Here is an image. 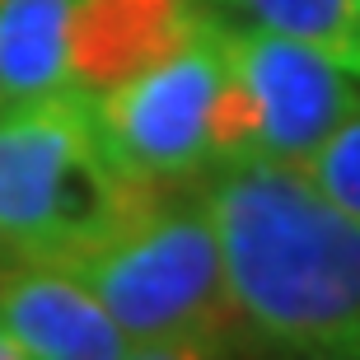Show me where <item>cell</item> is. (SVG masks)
Listing matches in <instances>:
<instances>
[{"instance_id":"cell-3","label":"cell","mask_w":360,"mask_h":360,"mask_svg":"<svg viewBox=\"0 0 360 360\" xmlns=\"http://www.w3.org/2000/svg\"><path fill=\"white\" fill-rule=\"evenodd\" d=\"M61 267L98 295L141 360L225 356L248 342L197 183L160 187L117 234Z\"/></svg>"},{"instance_id":"cell-7","label":"cell","mask_w":360,"mask_h":360,"mask_svg":"<svg viewBox=\"0 0 360 360\" xmlns=\"http://www.w3.org/2000/svg\"><path fill=\"white\" fill-rule=\"evenodd\" d=\"M84 0H0V108L75 89Z\"/></svg>"},{"instance_id":"cell-5","label":"cell","mask_w":360,"mask_h":360,"mask_svg":"<svg viewBox=\"0 0 360 360\" xmlns=\"http://www.w3.org/2000/svg\"><path fill=\"white\" fill-rule=\"evenodd\" d=\"M229 136L225 160L304 164L360 112V80L323 52L248 19H225Z\"/></svg>"},{"instance_id":"cell-10","label":"cell","mask_w":360,"mask_h":360,"mask_svg":"<svg viewBox=\"0 0 360 360\" xmlns=\"http://www.w3.org/2000/svg\"><path fill=\"white\" fill-rule=\"evenodd\" d=\"M0 360H24V351H19V342H14V333L5 328V319H0Z\"/></svg>"},{"instance_id":"cell-8","label":"cell","mask_w":360,"mask_h":360,"mask_svg":"<svg viewBox=\"0 0 360 360\" xmlns=\"http://www.w3.org/2000/svg\"><path fill=\"white\" fill-rule=\"evenodd\" d=\"M234 19L271 28L360 80V0H229Z\"/></svg>"},{"instance_id":"cell-6","label":"cell","mask_w":360,"mask_h":360,"mask_svg":"<svg viewBox=\"0 0 360 360\" xmlns=\"http://www.w3.org/2000/svg\"><path fill=\"white\" fill-rule=\"evenodd\" d=\"M0 319L24 360H141L98 295L56 262L14 257L0 271Z\"/></svg>"},{"instance_id":"cell-2","label":"cell","mask_w":360,"mask_h":360,"mask_svg":"<svg viewBox=\"0 0 360 360\" xmlns=\"http://www.w3.org/2000/svg\"><path fill=\"white\" fill-rule=\"evenodd\" d=\"M160 187L117 160L94 89L0 108V248L28 262H70L117 234Z\"/></svg>"},{"instance_id":"cell-9","label":"cell","mask_w":360,"mask_h":360,"mask_svg":"<svg viewBox=\"0 0 360 360\" xmlns=\"http://www.w3.org/2000/svg\"><path fill=\"white\" fill-rule=\"evenodd\" d=\"M300 169H304L342 211H351L360 220V112L342 122Z\"/></svg>"},{"instance_id":"cell-4","label":"cell","mask_w":360,"mask_h":360,"mask_svg":"<svg viewBox=\"0 0 360 360\" xmlns=\"http://www.w3.org/2000/svg\"><path fill=\"white\" fill-rule=\"evenodd\" d=\"M94 108L117 160L141 183H201L225 164L229 136L225 19L206 10L169 52L94 89Z\"/></svg>"},{"instance_id":"cell-1","label":"cell","mask_w":360,"mask_h":360,"mask_svg":"<svg viewBox=\"0 0 360 360\" xmlns=\"http://www.w3.org/2000/svg\"><path fill=\"white\" fill-rule=\"evenodd\" d=\"M248 342L360 360V220L300 164L225 160L197 183Z\"/></svg>"}]
</instances>
